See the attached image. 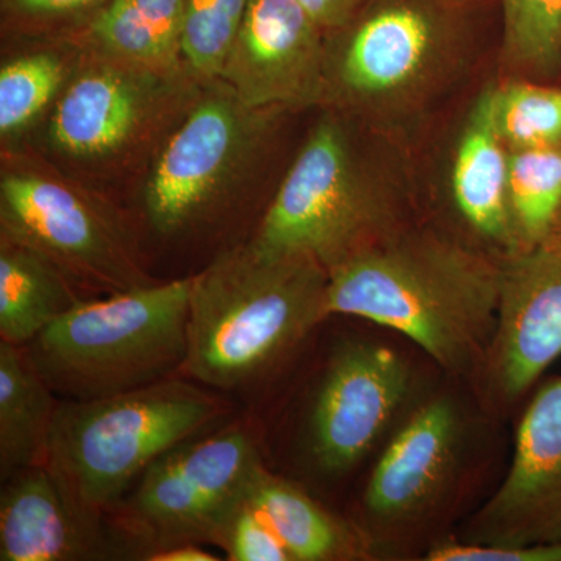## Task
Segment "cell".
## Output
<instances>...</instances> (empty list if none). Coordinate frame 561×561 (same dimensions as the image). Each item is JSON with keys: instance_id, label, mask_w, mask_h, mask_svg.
Here are the masks:
<instances>
[{"instance_id": "21", "label": "cell", "mask_w": 561, "mask_h": 561, "mask_svg": "<svg viewBox=\"0 0 561 561\" xmlns=\"http://www.w3.org/2000/svg\"><path fill=\"white\" fill-rule=\"evenodd\" d=\"M79 287L35 250L0 236V339L25 346L79 305Z\"/></svg>"}, {"instance_id": "10", "label": "cell", "mask_w": 561, "mask_h": 561, "mask_svg": "<svg viewBox=\"0 0 561 561\" xmlns=\"http://www.w3.org/2000/svg\"><path fill=\"white\" fill-rule=\"evenodd\" d=\"M194 438L154 460L130 500L131 522L154 548L216 542L262 468L249 432L227 430Z\"/></svg>"}, {"instance_id": "7", "label": "cell", "mask_w": 561, "mask_h": 561, "mask_svg": "<svg viewBox=\"0 0 561 561\" xmlns=\"http://www.w3.org/2000/svg\"><path fill=\"white\" fill-rule=\"evenodd\" d=\"M279 114L249 108L224 81H206L144 173L140 208L151 230L183 238L219 219L256 165Z\"/></svg>"}, {"instance_id": "27", "label": "cell", "mask_w": 561, "mask_h": 561, "mask_svg": "<svg viewBox=\"0 0 561 561\" xmlns=\"http://www.w3.org/2000/svg\"><path fill=\"white\" fill-rule=\"evenodd\" d=\"M110 0H0L2 28L16 39L80 35Z\"/></svg>"}, {"instance_id": "17", "label": "cell", "mask_w": 561, "mask_h": 561, "mask_svg": "<svg viewBox=\"0 0 561 561\" xmlns=\"http://www.w3.org/2000/svg\"><path fill=\"white\" fill-rule=\"evenodd\" d=\"M511 150L494 125L491 91L483 92L461 133L453 165L454 201L479 234L519 249L508 198Z\"/></svg>"}, {"instance_id": "4", "label": "cell", "mask_w": 561, "mask_h": 561, "mask_svg": "<svg viewBox=\"0 0 561 561\" xmlns=\"http://www.w3.org/2000/svg\"><path fill=\"white\" fill-rule=\"evenodd\" d=\"M191 278L81 300L22 346L55 394L90 401L172 378L187 359Z\"/></svg>"}, {"instance_id": "14", "label": "cell", "mask_w": 561, "mask_h": 561, "mask_svg": "<svg viewBox=\"0 0 561 561\" xmlns=\"http://www.w3.org/2000/svg\"><path fill=\"white\" fill-rule=\"evenodd\" d=\"M561 357V245L519 251L502 271L486 365L494 391L518 400Z\"/></svg>"}, {"instance_id": "16", "label": "cell", "mask_w": 561, "mask_h": 561, "mask_svg": "<svg viewBox=\"0 0 561 561\" xmlns=\"http://www.w3.org/2000/svg\"><path fill=\"white\" fill-rule=\"evenodd\" d=\"M460 443L461 420L451 401L438 398L413 412L373 470L368 515L386 524L421 515L451 478Z\"/></svg>"}, {"instance_id": "24", "label": "cell", "mask_w": 561, "mask_h": 561, "mask_svg": "<svg viewBox=\"0 0 561 561\" xmlns=\"http://www.w3.org/2000/svg\"><path fill=\"white\" fill-rule=\"evenodd\" d=\"M494 125L508 150L561 146V90L512 81L491 91Z\"/></svg>"}, {"instance_id": "1", "label": "cell", "mask_w": 561, "mask_h": 561, "mask_svg": "<svg viewBox=\"0 0 561 561\" xmlns=\"http://www.w3.org/2000/svg\"><path fill=\"white\" fill-rule=\"evenodd\" d=\"M328 312L373 321L411 339L445 370L486 359L502 271L431 234H389L328 271Z\"/></svg>"}, {"instance_id": "9", "label": "cell", "mask_w": 561, "mask_h": 561, "mask_svg": "<svg viewBox=\"0 0 561 561\" xmlns=\"http://www.w3.org/2000/svg\"><path fill=\"white\" fill-rule=\"evenodd\" d=\"M456 33L449 0H368L331 35L327 102L365 111L411 102L445 66Z\"/></svg>"}, {"instance_id": "12", "label": "cell", "mask_w": 561, "mask_h": 561, "mask_svg": "<svg viewBox=\"0 0 561 561\" xmlns=\"http://www.w3.org/2000/svg\"><path fill=\"white\" fill-rule=\"evenodd\" d=\"M411 390V370L397 351L351 343L332 360L313 402L309 449L321 471L341 474L382 437Z\"/></svg>"}, {"instance_id": "29", "label": "cell", "mask_w": 561, "mask_h": 561, "mask_svg": "<svg viewBox=\"0 0 561 561\" xmlns=\"http://www.w3.org/2000/svg\"><path fill=\"white\" fill-rule=\"evenodd\" d=\"M431 561H561V541L542 545L489 546L446 542L427 553Z\"/></svg>"}, {"instance_id": "28", "label": "cell", "mask_w": 561, "mask_h": 561, "mask_svg": "<svg viewBox=\"0 0 561 561\" xmlns=\"http://www.w3.org/2000/svg\"><path fill=\"white\" fill-rule=\"evenodd\" d=\"M232 561H291L278 534L249 502H243L217 538Z\"/></svg>"}, {"instance_id": "13", "label": "cell", "mask_w": 561, "mask_h": 561, "mask_svg": "<svg viewBox=\"0 0 561 561\" xmlns=\"http://www.w3.org/2000/svg\"><path fill=\"white\" fill-rule=\"evenodd\" d=\"M561 541V376L524 412L511 471L476 516L474 545Z\"/></svg>"}, {"instance_id": "31", "label": "cell", "mask_w": 561, "mask_h": 561, "mask_svg": "<svg viewBox=\"0 0 561 561\" xmlns=\"http://www.w3.org/2000/svg\"><path fill=\"white\" fill-rule=\"evenodd\" d=\"M149 561H217L219 557L202 549L197 542H175V545L158 546L146 553Z\"/></svg>"}, {"instance_id": "8", "label": "cell", "mask_w": 561, "mask_h": 561, "mask_svg": "<svg viewBox=\"0 0 561 561\" xmlns=\"http://www.w3.org/2000/svg\"><path fill=\"white\" fill-rule=\"evenodd\" d=\"M381 187L342 119L309 133L251 242L273 253L316 257L327 271L386 236Z\"/></svg>"}, {"instance_id": "15", "label": "cell", "mask_w": 561, "mask_h": 561, "mask_svg": "<svg viewBox=\"0 0 561 561\" xmlns=\"http://www.w3.org/2000/svg\"><path fill=\"white\" fill-rule=\"evenodd\" d=\"M3 485L0 560H102L113 553L102 516L70 500L46 463L25 468Z\"/></svg>"}, {"instance_id": "18", "label": "cell", "mask_w": 561, "mask_h": 561, "mask_svg": "<svg viewBox=\"0 0 561 561\" xmlns=\"http://www.w3.org/2000/svg\"><path fill=\"white\" fill-rule=\"evenodd\" d=\"M31 46L0 68V138L7 150L36 131L57 105L83 57L76 36L20 39Z\"/></svg>"}, {"instance_id": "25", "label": "cell", "mask_w": 561, "mask_h": 561, "mask_svg": "<svg viewBox=\"0 0 561 561\" xmlns=\"http://www.w3.org/2000/svg\"><path fill=\"white\" fill-rule=\"evenodd\" d=\"M250 0H186L181 54L202 81L217 80L241 28Z\"/></svg>"}, {"instance_id": "11", "label": "cell", "mask_w": 561, "mask_h": 561, "mask_svg": "<svg viewBox=\"0 0 561 561\" xmlns=\"http://www.w3.org/2000/svg\"><path fill=\"white\" fill-rule=\"evenodd\" d=\"M328 36L298 0H250L219 80L253 110L328 99Z\"/></svg>"}, {"instance_id": "5", "label": "cell", "mask_w": 561, "mask_h": 561, "mask_svg": "<svg viewBox=\"0 0 561 561\" xmlns=\"http://www.w3.org/2000/svg\"><path fill=\"white\" fill-rule=\"evenodd\" d=\"M202 387L164 379L90 401L58 402L44 463L83 511L102 516L144 471L224 413Z\"/></svg>"}, {"instance_id": "22", "label": "cell", "mask_w": 561, "mask_h": 561, "mask_svg": "<svg viewBox=\"0 0 561 561\" xmlns=\"http://www.w3.org/2000/svg\"><path fill=\"white\" fill-rule=\"evenodd\" d=\"M247 502L264 516L295 561H330L353 553L350 534L297 486L264 467L247 491Z\"/></svg>"}, {"instance_id": "26", "label": "cell", "mask_w": 561, "mask_h": 561, "mask_svg": "<svg viewBox=\"0 0 561 561\" xmlns=\"http://www.w3.org/2000/svg\"><path fill=\"white\" fill-rule=\"evenodd\" d=\"M505 47L513 61L548 70L561 57V0H502Z\"/></svg>"}, {"instance_id": "23", "label": "cell", "mask_w": 561, "mask_h": 561, "mask_svg": "<svg viewBox=\"0 0 561 561\" xmlns=\"http://www.w3.org/2000/svg\"><path fill=\"white\" fill-rule=\"evenodd\" d=\"M508 198L519 251L545 245L561 214V146L511 150Z\"/></svg>"}, {"instance_id": "3", "label": "cell", "mask_w": 561, "mask_h": 561, "mask_svg": "<svg viewBox=\"0 0 561 561\" xmlns=\"http://www.w3.org/2000/svg\"><path fill=\"white\" fill-rule=\"evenodd\" d=\"M205 83L187 68H147L83 46L79 68L36 128L43 158L95 191L146 173Z\"/></svg>"}, {"instance_id": "19", "label": "cell", "mask_w": 561, "mask_h": 561, "mask_svg": "<svg viewBox=\"0 0 561 561\" xmlns=\"http://www.w3.org/2000/svg\"><path fill=\"white\" fill-rule=\"evenodd\" d=\"M186 0H110L79 38L87 49L160 70L186 68Z\"/></svg>"}, {"instance_id": "6", "label": "cell", "mask_w": 561, "mask_h": 561, "mask_svg": "<svg viewBox=\"0 0 561 561\" xmlns=\"http://www.w3.org/2000/svg\"><path fill=\"white\" fill-rule=\"evenodd\" d=\"M0 236L49 260L77 287L116 294L151 284L119 210L49 161L3 151Z\"/></svg>"}, {"instance_id": "32", "label": "cell", "mask_w": 561, "mask_h": 561, "mask_svg": "<svg viewBox=\"0 0 561 561\" xmlns=\"http://www.w3.org/2000/svg\"><path fill=\"white\" fill-rule=\"evenodd\" d=\"M546 243H551V245H561V214L559 221H557L556 228H553L551 239H549V241Z\"/></svg>"}, {"instance_id": "2", "label": "cell", "mask_w": 561, "mask_h": 561, "mask_svg": "<svg viewBox=\"0 0 561 561\" xmlns=\"http://www.w3.org/2000/svg\"><path fill=\"white\" fill-rule=\"evenodd\" d=\"M327 268L247 241L191 278L184 370L217 390L257 381L330 317Z\"/></svg>"}, {"instance_id": "30", "label": "cell", "mask_w": 561, "mask_h": 561, "mask_svg": "<svg viewBox=\"0 0 561 561\" xmlns=\"http://www.w3.org/2000/svg\"><path fill=\"white\" fill-rule=\"evenodd\" d=\"M328 38L341 32L368 0H298Z\"/></svg>"}, {"instance_id": "20", "label": "cell", "mask_w": 561, "mask_h": 561, "mask_svg": "<svg viewBox=\"0 0 561 561\" xmlns=\"http://www.w3.org/2000/svg\"><path fill=\"white\" fill-rule=\"evenodd\" d=\"M57 394L22 346L0 341V479L46 461Z\"/></svg>"}]
</instances>
